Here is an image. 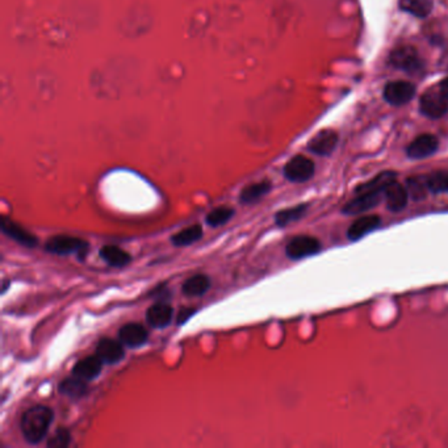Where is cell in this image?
Masks as SVG:
<instances>
[{
	"label": "cell",
	"mask_w": 448,
	"mask_h": 448,
	"mask_svg": "<svg viewBox=\"0 0 448 448\" xmlns=\"http://www.w3.org/2000/svg\"><path fill=\"white\" fill-rule=\"evenodd\" d=\"M72 442V434L67 428H57L52 438L48 440V447L66 448Z\"/></svg>",
	"instance_id": "f1b7e54d"
},
{
	"label": "cell",
	"mask_w": 448,
	"mask_h": 448,
	"mask_svg": "<svg viewBox=\"0 0 448 448\" xmlns=\"http://www.w3.org/2000/svg\"><path fill=\"white\" fill-rule=\"evenodd\" d=\"M416 95V87L405 81H396L386 84L384 97L389 104L404 105L409 103Z\"/></svg>",
	"instance_id": "8992f818"
},
{
	"label": "cell",
	"mask_w": 448,
	"mask_h": 448,
	"mask_svg": "<svg viewBox=\"0 0 448 448\" xmlns=\"http://www.w3.org/2000/svg\"><path fill=\"white\" fill-rule=\"evenodd\" d=\"M196 312L195 308H183L179 314H177V325H183L184 323H187L189 320V317H192Z\"/></svg>",
	"instance_id": "f546056e"
},
{
	"label": "cell",
	"mask_w": 448,
	"mask_h": 448,
	"mask_svg": "<svg viewBox=\"0 0 448 448\" xmlns=\"http://www.w3.org/2000/svg\"><path fill=\"white\" fill-rule=\"evenodd\" d=\"M174 317V309L165 302H156L147 309V320L150 326L156 329H163L171 323Z\"/></svg>",
	"instance_id": "9a60e30c"
},
{
	"label": "cell",
	"mask_w": 448,
	"mask_h": 448,
	"mask_svg": "<svg viewBox=\"0 0 448 448\" xmlns=\"http://www.w3.org/2000/svg\"><path fill=\"white\" fill-rule=\"evenodd\" d=\"M45 249L57 255H70L75 254L81 261L87 257L90 245L87 240H81L72 236H54L46 240Z\"/></svg>",
	"instance_id": "7a4b0ae2"
},
{
	"label": "cell",
	"mask_w": 448,
	"mask_h": 448,
	"mask_svg": "<svg viewBox=\"0 0 448 448\" xmlns=\"http://www.w3.org/2000/svg\"><path fill=\"white\" fill-rule=\"evenodd\" d=\"M381 225V219L379 216H363V217H359L358 219H355L354 222L351 224V226L348 228L347 231V237L350 240H358L360 238H363L367 234L375 231L379 229Z\"/></svg>",
	"instance_id": "4fadbf2b"
},
{
	"label": "cell",
	"mask_w": 448,
	"mask_h": 448,
	"mask_svg": "<svg viewBox=\"0 0 448 448\" xmlns=\"http://www.w3.org/2000/svg\"><path fill=\"white\" fill-rule=\"evenodd\" d=\"M306 210H308V204H300V205H296L293 208L283 209V210L276 213L275 222H276L278 226L285 228L287 225L302 219L305 216Z\"/></svg>",
	"instance_id": "d4e9b609"
},
{
	"label": "cell",
	"mask_w": 448,
	"mask_h": 448,
	"mask_svg": "<svg viewBox=\"0 0 448 448\" xmlns=\"http://www.w3.org/2000/svg\"><path fill=\"white\" fill-rule=\"evenodd\" d=\"M233 216H234V209L229 207H219L207 215V224L212 228H217L226 224L228 221L233 219Z\"/></svg>",
	"instance_id": "4316f807"
},
{
	"label": "cell",
	"mask_w": 448,
	"mask_h": 448,
	"mask_svg": "<svg viewBox=\"0 0 448 448\" xmlns=\"http://www.w3.org/2000/svg\"><path fill=\"white\" fill-rule=\"evenodd\" d=\"M100 257L105 263H108L111 267H116V269H123L132 261V257L129 252L114 245L103 246L100 249Z\"/></svg>",
	"instance_id": "ac0fdd59"
},
{
	"label": "cell",
	"mask_w": 448,
	"mask_h": 448,
	"mask_svg": "<svg viewBox=\"0 0 448 448\" xmlns=\"http://www.w3.org/2000/svg\"><path fill=\"white\" fill-rule=\"evenodd\" d=\"M433 7V0H400V8L417 18L428 16Z\"/></svg>",
	"instance_id": "cb8c5ba5"
},
{
	"label": "cell",
	"mask_w": 448,
	"mask_h": 448,
	"mask_svg": "<svg viewBox=\"0 0 448 448\" xmlns=\"http://www.w3.org/2000/svg\"><path fill=\"white\" fill-rule=\"evenodd\" d=\"M54 413L50 407L36 405L28 409L21 417V433L31 444H39L49 433Z\"/></svg>",
	"instance_id": "6da1fadb"
},
{
	"label": "cell",
	"mask_w": 448,
	"mask_h": 448,
	"mask_svg": "<svg viewBox=\"0 0 448 448\" xmlns=\"http://www.w3.org/2000/svg\"><path fill=\"white\" fill-rule=\"evenodd\" d=\"M272 184L270 180H262L258 183H252L240 191V201L242 204H254L263 196H266L271 191Z\"/></svg>",
	"instance_id": "d6986e66"
},
{
	"label": "cell",
	"mask_w": 448,
	"mask_h": 448,
	"mask_svg": "<svg viewBox=\"0 0 448 448\" xmlns=\"http://www.w3.org/2000/svg\"><path fill=\"white\" fill-rule=\"evenodd\" d=\"M102 368H103L102 359L97 355H94L79 360L76 365H74L72 374L76 377L83 379L86 381H90L100 375Z\"/></svg>",
	"instance_id": "2e32d148"
},
{
	"label": "cell",
	"mask_w": 448,
	"mask_h": 448,
	"mask_svg": "<svg viewBox=\"0 0 448 448\" xmlns=\"http://www.w3.org/2000/svg\"><path fill=\"white\" fill-rule=\"evenodd\" d=\"M421 112L430 118H440L448 112V100L440 88H430L419 102Z\"/></svg>",
	"instance_id": "3957f363"
},
{
	"label": "cell",
	"mask_w": 448,
	"mask_h": 448,
	"mask_svg": "<svg viewBox=\"0 0 448 448\" xmlns=\"http://www.w3.org/2000/svg\"><path fill=\"white\" fill-rule=\"evenodd\" d=\"M96 355L105 365H117L125 356L124 344L112 338H103L96 346Z\"/></svg>",
	"instance_id": "9c48e42d"
},
{
	"label": "cell",
	"mask_w": 448,
	"mask_h": 448,
	"mask_svg": "<svg viewBox=\"0 0 448 448\" xmlns=\"http://www.w3.org/2000/svg\"><path fill=\"white\" fill-rule=\"evenodd\" d=\"M314 170L315 167L312 159L304 156H296L284 167V177L293 183H304L314 175Z\"/></svg>",
	"instance_id": "5b68a950"
},
{
	"label": "cell",
	"mask_w": 448,
	"mask_h": 448,
	"mask_svg": "<svg viewBox=\"0 0 448 448\" xmlns=\"http://www.w3.org/2000/svg\"><path fill=\"white\" fill-rule=\"evenodd\" d=\"M384 198V194L381 192H359L356 198L350 200L344 207V215L356 216L362 215L369 209L375 208L376 205Z\"/></svg>",
	"instance_id": "52a82bcc"
},
{
	"label": "cell",
	"mask_w": 448,
	"mask_h": 448,
	"mask_svg": "<svg viewBox=\"0 0 448 448\" xmlns=\"http://www.w3.org/2000/svg\"><path fill=\"white\" fill-rule=\"evenodd\" d=\"M428 191L433 194L448 192V171H437L426 177Z\"/></svg>",
	"instance_id": "83f0119b"
},
{
	"label": "cell",
	"mask_w": 448,
	"mask_h": 448,
	"mask_svg": "<svg viewBox=\"0 0 448 448\" xmlns=\"http://www.w3.org/2000/svg\"><path fill=\"white\" fill-rule=\"evenodd\" d=\"M391 63L397 69L404 70L407 73H414L422 67V61L418 55L417 50H414L410 46L400 48L392 53L391 54Z\"/></svg>",
	"instance_id": "ba28073f"
},
{
	"label": "cell",
	"mask_w": 448,
	"mask_h": 448,
	"mask_svg": "<svg viewBox=\"0 0 448 448\" xmlns=\"http://www.w3.org/2000/svg\"><path fill=\"white\" fill-rule=\"evenodd\" d=\"M58 391L63 396L70 397V398H81V397L86 396V393L88 392V386L86 384V380L73 375L60 383Z\"/></svg>",
	"instance_id": "ffe728a7"
},
{
	"label": "cell",
	"mask_w": 448,
	"mask_h": 448,
	"mask_svg": "<svg viewBox=\"0 0 448 448\" xmlns=\"http://www.w3.org/2000/svg\"><path fill=\"white\" fill-rule=\"evenodd\" d=\"M338 144V135L332 129H325L309 142V150L317 156H329Z\"/></svg>",
	"instance_id": "5bb4252c"
},
{
	"label": "cell",
	"mask_w": 448,
	"mask_h": 448,
	"mask_svg": "<svg viewBox=\"0 0 448 448\" xmlns=\"http://www.w3.org/2000/svg\"><path fill=\"white\" fill-rule=\"evenodd\" d=\"M439 88H440V91L443 93V95L446 96V99L448 100V78L447 79H444V81L440 83Z\"/></svg>",
	"instance_id": "4dcf8cb0"
},
{
	"label": "cell",
	"mask_w": 448,
	"mask_h": 448,
	"mask_svg": "<svg viewBox=\"0 0 448 448\" xmlns=\"http://www.w3.org/2000/svg\"><path fill=\"white\" fill-rule=\"evenodd\" d=\"M323 249L321 246V242L314 238V237H309V236H299V237H294L285 247V252H287V257L292 261H300L304 258H308V257H312L318 254Z\"/></svg>",
	"instance_id": "277c9868"
},
{
	"label": "cell",
	"mask_w": 448,
	"mask_h": 448,
	"mask_svg": "<svg viewBox=\"0 0 448 448\" xmlns=\"http://www.w3.org/2000/svg\"><path fill=\"white\" fill-rule=\"evenodd\" d=\"M438 138L433 135H422L417 137L407 147V156L412 159H423L433 156L438 150Z\"/></svg>",
	"instance_id": "8fae6325"
},
{
	"label": "cell",
	"mask_w": 448,
	"mask_h": 448,
	"mask_svg": "<svg viewBox=\"0 0 448 448\" xmlns=\"http://www.w3.org/2000/svg\"><path fill=\"white\" fill-rule=\"evenodd\" d=\"M409 198L413 200H423L426 198L428 191L426 177H410L407 179V186Z\"/></svg>",
	"instance_id": "484cf974"
},
{
	"label": "cell",
	"mask_w": 448,
	"mask_h": 448,
	"mask_svg": "<svg viewBox=\"0 0 448 448\" xmlns=\"http://www.w3.org/2000/svg\"><path fill=\"white\" fill-rule=\"evenodd\" d=\"M407 198H409V194H407V187L397 183L396 180L392 182L384 191L386 207L392 212H400L405 208Z\"/></svg>",
	"instance_id": "e0dca14e"
},
{
	"label": "cell",
	"mask_w": 448,
	"mask_h": 448,
	"mask_svg": "<svg viewBox=\"0 0 448 448\" xmlns=\"http://www.w3.org/2000/svg\"><path fill=\"white\" fill-rule=\"evenodd\" d=\"M209 287H210L209 276L204 275V273H198V275L191 276L184 282L183 287H182V291L189 297H198V296H203L204 293L207 292Z\"/></svg>",
	"instance_id": "44dd1931"
},
{
	"label": "cell",
	"mask_w": 448,
	"mask_h": 448,
	"mask_svg": "<svg viewBox=\"0 0 448 448\" xmlns=\"http://www.w3.org/2000/svg\"><path fill=\"white\" fill-rule=\"evenodd\" d=\"M147 338H149V333H147V327L141 323H128L118 332L120 342L130 348H136L145 344Z\"/></svg>",
	"instance_id": "7c38bea8"
},
{
	"label": "cell",
	"mask_w": 448,
	"mask_h": 448,
	"mask_svg": "<svg viewBox=\"0 0 448 448\" xmlns=\"http://www.w3.org/2000/svg\"><path fill=\"white\" fill-rule=\"evenodd\" d=\"M395 180H396L395 172H392V171L381 172L375 179L369 180L368 183H365L363 186L358 188L356 194H359V192H381V194H384L386 188Z\"/></svg>",
	"instance_id": "603a6c76"
},
{
	"label": "cell",
	"mask_w": 448,
	"mask_h": 448,
	"mask_svg": "<svg viewBox=\"0 0 448 448\" xmlns=\"http://www.w3.org/2000/svg\"><path fill=\"white\" fill-rule=\"evenodd\" d=\"M0 228H1V231L6 236H8L10 238L16 240L18 243H20V245L28 247V249H34L39 245V240L32 233H29L27 229H24L19 224L7 219V217L1 219Z\"/></svg>",
	"instance_id": "30bf717a"
},
{
	"label": "cell",
	"mask_w": 448,
	"mask_h": 448,
	"mask_svg": "<svg viewBox=\"0 0 448 448\" xmlns=\"http://www.w3.org/2000/svg\"><path fill=\"white\" fill-rule=\"evenodd\" d=\"M444 62H446V66H448V50L446 52V55H444Z\"/></svg>",
	"instance_id": "1f68e13d"
},
{
	"label": "cell",
	"mask_w": 448,
	"mask_h": 448,
	"mask_svg": "<svg viewBox=\"0 0 448 448\" xmlns=\"http://www.w3.org/2000/svg\"><path fill=\"white\" fill-rule=\"evenodd\" d=\"M201 237H203L201 225H192V226H188L186 229L175 233L171 237V242L177 247H184V246H189V245L201 240Z\"/></svg>",
	"instance_id": "7402d4cb"
}]
</instances>
